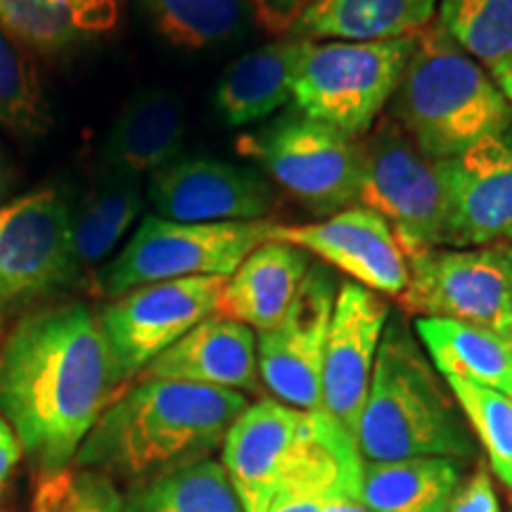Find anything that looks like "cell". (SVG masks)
Masks as SVG:
<instances>
[{"label": "cell", "instance_id": "9c48e42d", "mask_svg": "<svg viewBox=\"0 0 512 512\" xmlns=\"http://www.w3.org/2000/svg\"><path fill=\"white\" fill-rule=\"evenodd\" d=\"M361 150L358 207L380 214L394 230L403 254L444 247L446 200L439 166L394 119L382 117Z\"/></svg>", "mask_w": 512, "mask_h": 512}, {"label": "cell", "instance_id": "7402d4cb", "mask_svg": "<svg viewBox=\"0 0 512 512\" xmlns=\"http://www.w3.org/2000/svg\"><path fill=\"white\" fill-rule=\"evenodd\" d=\"M309 268L311 254L304 249L266 240L226 280L216 316L238 320L254 332L273 328L290 309Z\"/></svg>", "mask_w": 512, "mask_h": 512}, {"label": "cell", "instance_id": "e575fe53", "mask_svg": "<svg viewBox=\"0 0 512 512\" xmlns=\"http://www.w3.org/2000/svg\"><path fill=\"white\" fill-rule=\"evenodd\" d=\"M249 8L254 10L256 19L273 34H287L294 19L316 3V0H247Z\"/></svg>", "mask_w": 512, "mask_h": 512}, {"label": "cell", "instance_id": "7a4b0ae2", "mask_svg": "<svg viewBox=\"0 0 512 512\" xmlns=\"http://www.w3.org/2000/svg\"><path fill=\"white\" fill-rule=\"evenodd\" d=\"M247 406L233 389L143 377L100 415L74 463L126 486L150 482L209 460Z\"/></svg>", "mask_w": 512, "mask_h": 512}, {"label": "cell", "instance_id": "1f68e13d", "mask_svg": "<svg viewBox=\"0 0 512 512\" xmlns=\"http://www.w3.org/2000/svg\"><path fill=\"white\" fill-rule=\"evenodd\" d=\"M467 425L489 458L491 472L512 491V399L484 384L444 377Z\"/></svg>", "mask_w": 512, "mask_h": 512}, {"label": "cell", "instance_id": "4fadbf2b", "mask_svg": "<svg viewBox=\"0 0 512 512\" xmlns=\"http://www.w3.org/2000/svg\"><path fill=\"white\" fill-rule=\"evenodd\" d=\"M339 285L325 264H311L285 316L256 332L261 384L275 401L323 411V361Z\"/></svg>", "mask_w": 512, "mask_h": 512}, {"label": "cell", "instance_id": "ac0fdd59", "mask_svg": "<svg viewBox=\"0 0 512 512\" xmlns=\"http://www.w3.org/2000/svg\"><path fill=\"white\" fill-rule=\"evenodd\" d=\"M140 377L204 384L242 394L259 392L256 332L238 320L211 316L159 354Z\"/></svg>", "mask_w": 512, "mask_h": 512}, {"label": "cell", "instance_id": "6da1fadb", "mask_svg": "<svg viewBox=\"0 0 512 512\" xmlns=\"http://www.w3.org/2000/svg\"><path fill=\"white\" fill-rule=\"evenodd\" d=\"M124 387L100 318L83 302L29 313L0 347V418L38 475L69 472Z\"/></svg>", "mask_w": 512, "mask_h": 512}, {"label": "cell", "instance_id": "7c38bea8", "mask_svg": "<svg viewBox=\"0 0 512 512\" xmlns=\"http://www.w3.org/2000/svg\"><path fill=\"white\" fill-rule=\"evenodd\" d=\"M330 425L325 411H302L275 399L249 403L221 446V465L245 512H268L287 470L318 444Z\"/></svg>", "mask_w": 512, "mask_h": 512}, {"label": "cell", "instance_id": "8fae6325", "mask_svg": "<svg viewBox=\"0 0 512 512\" xmlns=\"http://www.w3.org/2000/svg\"><path fill=\"white\" fill-rule=\"evenodd\" d=\"M223 275L166 280L110 299L98 313L100 328L126 384L192 328L219 313Z\"/></svg>", "mask_w": 512, "mask_h": 512}, {"label": "cell", "instance_id": "2e32d148", "mask_svg": "<svg viewBox=\"0 0 512 512\" xmlns=\"http://www.w3.org/2000/svg\"><path fill=\"white\" fill-rule=\"evenodd\" d=\"M268 240L290 242L351 283L384 297L399 299L408 287V259L392 226L358 204L313 223H273Z\"/></svg>", "mask_w": 512, "mask_h": 512}, {"label": "cell", "instance_id": "ba28073f", "mask_svg": "<svg viewBox=\"0 0 512 512\" xmlns=\"http://www.w3.org/2000/svg\"><path fill=\"white\" fill-rule=\"evenodd\" d=\"M408 259V287L396 299L415 318L477 325L512 342V242L432 247Z\"/></svg>", "mask_w": 512, "mask_h": 512}, {"label": "cell", "instance_id": "44dd1931", "mask_svg": "<svg viewBox=\"0 0 512 512\" xmlns=\"http://www.w3.org/2000/svg\"><path fill=\"white\" fill-rule=\"evenodd\" d=\"M126 0H0V27L31 55L60 57L117 31Z\"/></svg>", "mask_w": 512, "mask_h": 512}, {"label": "cell", "instance_id": "f1b7e54d", "mask_svg": "<svg viewBox=\"0 0 512 512\" xmlns=\"http://www.w3.org/2000/svg\"><path fill=\"white\" fill-rule=\"evenodd\" d=\"M126 512H245L221 460L126 486Z\"/></svg>", "mask_w": 512, "mask_h": 512}, {"label": "cell", "instance_id": "30bf717a", "mask_svg": "<svg viewBox=\"0 0 512 512\" xmlns=\"http://www.w3.org/2000/svg\"><path fill=\"white\" fill-rule=\"evenodd\" d=\"M79 273L60 192H27L0 207V318L60 294Z\"/></svg>", "mask_w": 512, "mask_h": 512}, {"label": "cell", "instance_id": "3957f363", "mask_svg": "<svg viewBox=\"0 0 512 512\" xmlns=\"http://www.w3.org/2000/svg\"><path fill=\"white\" fill-rule=\"evenodd\" d=\"M356 444L363 460L477 458L475 432L456 396L399 316H389L373 370Z\"/></svg>", "mask_w": 512, "mask_h": 512}, {"label": "cell", "instance_id": "d590c367", "mask_svg": "<svg viewBox=\"0 0 512 512\" xmlns=\"http://www.w3.org/2000/svg\"><path fill=\"white\" fill-rule=\"evenodd\" d=\"M69 477H72V472H64V475H38L29 503L19 505V508L12 503L0 505V512H55L64 491H67Z\"/></svg>", "mask_w": 512, "mask_h": 512}, {"label": "cell", "instance_id": "603a6c76", "mask_svg": "<svg viewBox=\"0 0 512 512\" xmlns=\"http://www.w3.org/2000/svg\"><path fill=\"white\" fill-rule=\"evenodd\" d=\"M439 0H316L285 36L306 41H387L430 27Z\"/></svg>", "mask_w": 512, "mask_h": 512}, {"label": "cell", "instance_id": "d6a6232c", "mask_svg": "<svg viewBox=\"0 0 512 512\" xmlns=\"http://www.w3.org/2000/svg\"><path fill=\"white\" fill-rule=\"evenodd\" d=\"M55 512H126V503L114 479L95 470H79L69 477Z\"/></svg>", "mask_w": 512, "mask_h": 512}, {"label": "cell", "instance_id": "9a60e30c", "mask_svg": "<svg viewBox=\"0 0 512 512\" xmlns=\"http://www.w3.org/2000/svg\"><path fill=\"white\" fill-rule=\"evenodd\" d=\"M437 166L446 200L444 247L512 242V126Z\"/></svg>", "mask_w": 512, "mask_h": 512}, {"label": "cell", "instance_id": "4dcf8cb0", "mask_svg": "<svg viewBox=\"0 0 512 512\" xmlns=\"http://www.w3.org/2000/svg\"><path fill=\"white\" fill-rule=\"evenodd\" d=\"M437 24L489 72L512 55V0H439Z\"/></svg>", "mask_w": 512, "mask_h": 512}, {"label": "cell", "instance_id": "74e56055", "mask_svg": "<svg viewBox=\"0 0 512 512\" xmlns=\"http://www.w3.org/2000/svg\"><path fill=\"white\" fill-rule=\"evenodd\" d=\"M491 76H494L498 88H501L505 100H508L510 107H512V55L505 57L503 62H498L496 67L491 69Z\"/></svg>", "mask_w": 512, "mask_h": 512}, {"label": "cell", "instance_id": "52a82bcc", "mask_svg": "<svg viewBox=\"0 0 512 512\" xmlns=\"http://www.w3.org/2000/svg\"><path fill=\"white\" fill-rule=\"evenodd\" d=\"M240 155L254 159L261 171L313 216H328L358 204L361 150L330 126L294 110L266 128L238 140Z\"/></svg>", "mask_w": 512, "mask_h": 512}, {"label": "cell", "instance_id": "d6986e66", "mask_svg": "<svg viewBox=\"0 0 512 512\" xmlns=\"http://www.w3.org/2000/svg\"><path fill=\"white\" fill-rule=\"evenodd\" d=\"M185 107L174 91L143 88L126 100L102 147L105 174L143 178L181 157Z\"/></svg>", "mask_w": 512, "mask_h": 512}, {"label": "cell", "instance_id": "277c9868", "mask_svg": "<svg viewBox=\"0 0 512 512\" xmlns=\"http://www.w3.org/2000/svg\"><path fill=\"white\" fill-rule=\"evenodd\" d=\"M425 157L441 162L512 126V107L494 76L439 27L415 36L403 79L387 107Z\"/></svg>", "mask_w": 512, "mask_h": 512}, {"label": "cell", "instance_id": "8d00e7d4", "mask_svg": "<svg viewBox=\"0 0 512 512\" xmlns=\"http://www.w3.org/2000/svg\"><path fill=\"white\" fill-rule=\"evenodd\" d=\"M24 456V448L19 444L17 434L12 427L0 418V501H3L5 491H8L10 479L15 475V467Z\"/></svg>", "mask_w": 512, "mask_h": 512}, {"label": "cell", "instance_id": "83f0119b", "mask_svg": "<svg viewBox=\"0 0 512 512\" xmlns=\"http://www.w3.org/2000/svg\"><path fill=\"white\" fill-rule=\"evenodd\" d=\"M152 31L183 53L233 43L249 17L247 0H136Z\"/></svg>", "mask_w": 512, "mask_h": 512}, {"label": "cell", "instance_id": "d4e9b609", "mask_svg": "<svg viewBox=\"0 0 512 512\" xmlns=\"http://www.w3.org/2000/svg\"><path fill=\"white\" fill-rule=\"evenodd\" d=\"M463 467L456 458L363 460L361 501L373 512H446Z\"/></svg>", "mask_w": 512, "mask_h": 512}, {"label": "cell", "instance_id": "836d02e7", "mask_svg": "<svg viewBox=\"0 0 512 512\" xmlns=\"http://www.w3.org/2000/svg\"><path fill=\"white\" fill-rule=\"evenodd\" d=\"M446 512H503L489 467L479 465L477 472L460 482Z\"/></svg>", "mask_w": 512, "mask_h": 512}, {"label": "cell", "instance_id": "5bb4252c", "mask_svg": "<svg viewBox=\"0 0 512 512\" xmlns=\"http://www.w3.org/2000/svg\"><path fill=\"white\" fill-rule=\"evenodd\" d=\"M157 216L178 223L268 221L278 204L264 171L216 157H178L147 183Z\"/></svg>", "mask_w": 512, "mask_h": 512}, {"label": "cell", "instance_id": "f546056e", "mask_svg": "<svg viewBox=\"0 0 512 512\" xmlns=\"http://www.w3.org/2000/svg\"><path fill=\"white\" fill-rule=\"evenodd\" d=\"M0 128L19 138H43L53 110L34 57L0 27Z\"/></svg>", "mask_w": 512, "mask_h": 512}, {"label": "cell", "instance_id": "ab89813d", "mask_svg": "<svg viewBox=\"0 0 512 512\" xmlns=\"http://www.w3.org/2000/svg\"><path fill=\"white\" fill-rule=\"evenodd\" d=\"M5 188H8V181H5V171H3V164H0V197H3Z\"/></svg>", "mask_w": 512, "mask_h": 512}, {"label": "cell", "instance_id": "484cf974", "mask_svg": "<svg viewBox=\"0 0 512 512\" xmlns=\"http://www.w3.org/2000/svg\"><path fill=\"white\" fill-rule=\"evenodd\" d=\"M415 335L444 377L484 384L512 399V342L508 339L444 318H415Z\"/></svg>", "mask_w": 512, "mask_h": 512}, {"label": "cell", "instance_id": "4316f807", "mask_svg": "<svg viewBox=\"0 0 512 512\" xmlns=\"http://www.w3.org/2000/svg\"><path fill=\"white\" fill-rule=\"evenodd\" d=\"M143 204L145 195L140 178L105 174L76 207H69L79 268L102 264L143 214Z\"/></svg>", "mask_w": 512, "mask_h": 512}, {"label": "cell", "instance_id": "5b68a950", "mask_svg": "<svg viewBox=\"0 0 512 512\" xmlns=\"http://www.w3.org/2000/svg\"><path fill=\"white\" fill-rule=\"evenodd\" d=\"M415 36L313 41L294 81V110L351 140L366 138L399 88Z\"/></svg>", "mask_w": 512, "mask_h": 512}, {"label": "cell", "instance_id": "ffe728a7", "mask_svg": "<svg viewBox=\"0 0 512 512\" xmlns=\"http://www.w3.org/2000/svg\"><path fill=\"white\" fill-rule=\"evenodd\" d=\"M311 43L285 36L230 62L214 91V107L223 124L249 126L285 107Z\"/></svg>", "mask_w": 512, "mask_h": 512}, {"label": "cell", "instance_id": "f35d334b", "mask_svg": "<svg viewBox=\"0 0 512 512\" xmlns=\"http://www.w3.org/2000/svg\"><path fill=\"white\" fill-rule=\"evenodd\" d=\"M323 512H373V510H368V505L363 503L361 498L339 496V498H332V501H328Z\"/></svg>", "mask_w": 512, "mask_h": 512}, {"label": "cell", "instance_id": "e0dca14e", "mask_svg": "<svg viewBox=\"0 0 512 512\" xmlns=\"http://www.w3.org/2000/svg\"><path fill=\"white\" fill-rule=\"evenodd\" d=\"M389 316L382 294L356 283L339 285L325 344L323 411L354 439Z\"/></svg>", "mask_w": 512, "mask_h": 512}, {"label": "cell", "instance_id": "8992f818", "mask_svg": "<svg viewBox=\"0 0 512 512\" xmlns=\"http://www.w3.org/2000/svg\"><path fill=\"white\" fill-rule=\"evenodd\" d=\"M273 221L178 223L152 214L140 221L126 247L98 271L102 297L166 280L230 278L249 252L271 238Z\"/></svg>", "mask_w": 512, "mask_h": 512}, {"label": "cell", "instance_id": "cb8c5ba5", "mask_svg": "<svg viewBox=\"0 0 512 512\" xmlns=\"http://www.w3.org/2000/svg\"><path fill=\"white\" fill-rule=\"evenodd\" d=\"M361 470L356 439L332 420L318 444L287 470L268 512H323L332 498H361Z\"/></svg>", "mask_w": 512, "mask_h": 512}]
</instances>
